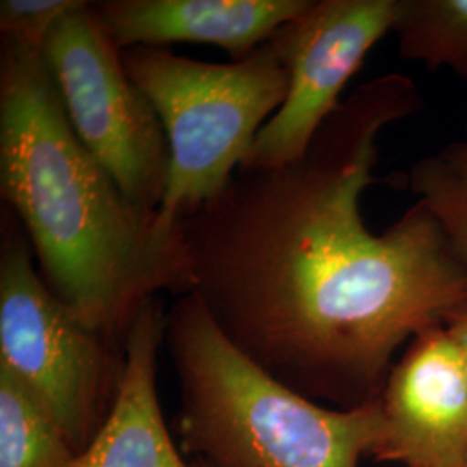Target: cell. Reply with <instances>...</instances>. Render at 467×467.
<instances>
[{
	"label": "cell",
	"instance_id": "9a60e30c",
	"mask_svg": "<svg viewBox=\"0 0 467 467\" xmlns=\"http://www.w3.org/2000/svg\"><path fill=\"white\" fill-rule=\"evenodd\" d=\"M447 329H449V333H451L457 348H459L467 378V310L462 312L461 316L451 318V322L447 324Z\"/></svg>",
	"mask_w": 467,
	"mask_h": 467
},
{
	"label": "cell",
	"instance_id": "30bf717a",
	"mask_svg": "<svg viewBox=\"0 0 467 467\" xmlns=\"http://www.w3.org/2000/svg\"><path fill=\"white\" fill-rule=\"evenodd\" d=\"M161 298L135 318L125 341V372L104 426L73 467H192L173 445L158 397V357L165 345Z\"/></svg>",
	"mask_w": 467,
	"mask_h": 467
},
{
	"label": "cell",
	"instance_id": "8992f818",
	"mask_svg": "<svg viewBox=\"0 0 467 467\" xmlns=\"http://www.w3.org/2000/svg\"><path fill=\"white\" fill-rule=\"evenodd\" d=\"M42 56L80 142L130 200L160 210L170 181L167 135L92 2L57 21Z\"/></svg>",
	"mask_w": 467,
	"mask_h": 467
},
{
	"label": "cell",
	"instance_id": "7c38bea8",
	"mask_svg": "<svg viewBox=\"0 0 467 467\" xmlns=\"http://www.w3.org/2000/svg\"><path fill=\"white\" fill-rule=\"evenodd\" d=\"M77 457L49 414L0 368V467H73Z\"/></svg>",
	"mask_w": 467,
	"mask_h": 467
},
{
	"label": "cell",
	"instance_id": "4fadbf2b",
	"mask_svg": "<svg viewBox=\"0 0 467 467\" xmlns=\"http://www.w3.org/2000/svg\"><path fill=\"white\" fill-rule=\"evenodd\" d=\"M405 185L451 237L467 265V137L418 160Z\"/></svg>",
	"mask_w": 467,
	"mask_h": 467
},
{
	"label": "cell",
	"instance_id": "277c9868",
	"mask_svg": "<svg viewBox=\"0 0 467 467\" xmlns=\"http://www.w3.org/2000/svg\"><path fill=\"white\" fill-rule=\"evenodd\" d=\"M135 85L150 100L170 148L160 217L177 225L215 200L243 167L285 100L289 77L270 44L231 63H206L165 47L121 49Z\"/></svg>",
	"mask_w": 467,
	"mask_h": 467
},
{
	"label": "cell",
	"instance_id": "52a82bcc",
	"mask_svg": "<svg viewBox=\"0 0 467 467\" xmlns=\"http://www.w3.org/2000/svg\"><path fill=\"white\" fill-rule=\"evenodd\" d=\"M397 0H310L268 40L289 77L281 109L268 119L241 168L289 165L308 150L372 47L391 32Z\"/></svg>",
	"mask_w": 467,
	"mask_h": 467
},
{
	"label": "cell",
	"instance_id": "6da1fadb",
	"mask_svg": "<svg viewBox=\"0 0 467 467\" xmlns=\"http://www.w3.org/2000/svg\"><path fill=\"white\" fill-rule=\"evenodd\" d=\"M422 108L414 80L376 77L300 160L239 168L181 222L189 295L253 364L331 409L378 400L401 345L467 310V265L426 206L416 201L383 234L360 210L378 139Z\"/></svg>",
	"mask_w": 467,
	"mask_h": 467
},
{
	"label": "cell",
	"instance_id": "8fae6325",
	"mask_svg": "<svg viewBox=\"0 0 467 467\" xmlns=\"http://www.w3.org/2000/svg\"><path fill=\"white\" fill-rule=\"evenodd\" d=\"M391 32L403 59L467 78V0H397Z\"/></svg>",
	"mask_w": 467,
	"mask_h": 467
},
{
	"label": "cell",
	"instance_id": "e0dca14e",
	"mask_svg": "<svg viewBox=\"0 0 467 467\" xmlns=\"http://www.w3.org/2000/svg\"><path fill=\"white\" fill-rule=\"evenodd\" d=\"M191 466H192V467H204V466H200V464H194V462H191Z\"/></svg>",
	"mask_w": 467,
	"mask_h": 467
},
{
	"label": "cell",
	"instance_id": "2e32d148",
	"mask_svg": "<svg viewBox=\"0 0 467 467\" xmlns=\"http://www.w3.org/2000/svg\"><path fill=\"white\" fill-rule=\"evenodd\" d=\"M451 467H467V461H464V462H461V464H457V466H451Z\"/></svg>",
	"mask_w": 467,
	"mask_h": 467
},
{
	"label": "cell",
	"instance_id": "5b68a950",
	"mask_svg": "<svg viewBox=\"0 0 467 467\" xmlns=\"http://www.w3.org/2000/svg\"><path fill=\"white\" fill-rule=\"evenodd\" d=\"M125 345L87 327L44 283L28 235L2 213L0 368L63 431L77 455L104 426L125 372Z\"/></svg>",
	"mask_w": 467,
	"mask_h": 467
},
{
	"label": "cell",
	"instance_id": "3957f363",
	"mask_svg": "<svg viewBox=\"0 0 467 467\" xmlns=\"http://www.w3.org/2000/svg\"><path fill=\"white\" fill-rule=\"evenodd\" d=\"M181 389L177 431L204 467H358L379 434L378 400L337 410L305 399L234 347L194 295L167 310Z\"/></svg>",
	"mask_w": 467,
	"mask_h": 467
},
{
	"label": "cell",
	"instance_id": "9c48e42d",
	"mask_svg": "<svg viewBox=\"0 0 467 467\" xmlns=\"http://www.w3.org/2000/svg\"><path fill=\"white\" fill-rule=\"evenodd\" d=\"M310 0H100L92 2L119 49L212 44L239 61L267 44Z\"/></svg>",
	"mask_w": 467,
	"mask_h": 467
},
{
	"label": "cell",
	"instance_id": "7a4b0ae2",
	"mask_svg": "<svg viewBox=\"0 0 467 467\" xmlns=\"http://www.w3.org/2000/svg\"><path fill=\"white\" fill-rule=\"evenodd\" d=\"M0 194L44 283L92 331L125 345L150 301L191 293L182 223L121 191L75 134L42 49L2 36Z\"/></svg>",
	"mask_w": 467,
	"mask_h": 467
},
{
	"label": "cell",
	"instance_id": "ba28073f",
	"mask_svg": "<svg viewBox=\"0 0 467 467\" xmlns=\"http://www.w3.org/2000/svg\"><path fill=\"white\" fill-rule=\"evenodd\" d=\"M376 461L451 467L467 461V378L447 326L418 334L378 399Z\"/></svg>",
	"mask_w": 467,
	"mask_h": 467
},
{
	"label": "cell",
	"instance_id": "5bb4252c",
	"mask_svg": "<svg viewBox=\"0 0 467 467\" xmlns=\"http://www.w3.org/2000/svg\"><path fill=\"white\" fill-rule=\"evenodd\" d=\"M82 0H2L0 36L42 49L50 30Z\"/></svg>",
	"mask_w": 467,
	"mask_h": 467
}]
</instances>
